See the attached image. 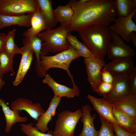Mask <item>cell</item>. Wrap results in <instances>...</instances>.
Returning a JSON list of instances; mask_svg holds the SVG:
<instances>
[{"instance_id": "obj_1", "label": "cell", "mask_w": 136, "mask_h": 136, "mask_svg": "<svg viewBox=\"0 0 136 136\" xmlns=\"http://www.w3.org/2000/svg\"><path fill=\"white\" fill-rule=\"evenodd\" d=\"M114 0H71L68 3L74 15L69 25L78 31L89 26L104 24L109 26L116 18Z\"/></svg>"}, {"instance_id": "obj_32", "label": "cell", "mask_w": 136, "mask_h": 136, "mask_svg": "<svg viewBox=\"0 0 136 136\" xmlns=\"http://www.w3.org/2000/svg\"><path fill=\"white\" fill-rule=\"evenodd\" d=\"M33 52L31 50L25 63L23 66L19 75L16 84V86L18 85L22 82L29 70L33 58Z\"/></svg>"}, {"instance_id": "obj_16", "label": "cell", "mask_w": 136, "mask_h": 136, "mask_svg": "<svg viewBox=\"0 0 136 136\" xmlns=\"http://www.w3.org/2000/svg\"><path fill=\"white\" fill-rule=\"evenodd\" d=\"M92 108L89 105H86L82 106L81 111L82 116L80 121L83 124L81 133L78 136H97V131L95 129L94 121L96 115L94 113L91 114Z\"/></svg>"}, {"instance_id": "obj_19", "label": "cell", "mask_w": 136, "mask_h": 136, "mask_svg": "<svg viewBox=\"0 0 136 136\" xmlns=\"http://www.w3.org/2000/svg\"><path fill=\"white\" fill-rule=\"evenodd\" d=\"M113 106L136 119V94H129L111 102Z\"/></svg>"}, {"instance_id": "obj_37", "label": "cell", "mask_w": 136, "mask_h": 136, "mask_svg": "<svg viewBox=\"0 0 136 136\" xmlns=\"http://www.w3.org/2000/svg\"><path fill=\"white\" fill-rule=\"evenodd\" d=\"M7 36L5 33H0V53L4 50Z\"/></svg>"}, {"instance_id": "obj_28", "label": "cell", "mask_w": 136, "mask_h": 136, "mask_svg": "<svg viewBox=\"0 0 136 136\" xmlns=\"http://www.w3.org/2000/svg\"><path fill=\"white\" fill-rule=\"evenodd\" d=\"M16 31V29L14 28L8 32L4 49L5 52L13 56L17 54H21V53L20 48L18 47L15 42Z\"/></svg>"}, {"instance_id": "obj_5", "label": "cell", "mask_w": 136, "mask_h": 136, "mask_svg": "<svg viewBox=\"0 0 136 136\" xmlns=\"http://www.w3.org/2000/svg\"><path fill=\"white\" fill-rule=\"evenodd\" d=\"M82 116L79 109L74 112L66 110L60 113L53 132V136H74L75 127Z\"/></svg>"}, {"instance_id": "obj_31", "label": "cell", "mask_w": 136, "mask_h": 136, "mask_svg": "<svg viewBox=\"0 0 136 136\" xmlns=\"http://www.w3.org/2000/svg\"><path fill=\"white\" fill-rule=\"evenodd\" d=\"M101 125L97 131V136H116L114 133L112 125L107 121L99 117Z\"/></svg>"}, {"instance_id": "obj_36", "label": "cell", "mask_w": 136, "mask_h": 136, "mask_svg": "<svg viewBox=\"0 0 136 136\" xmlns=\"http://www.w3.org/2000/svg\"><path fill=\"white\" fill-rule=\"evenodd\" d=\"M101 77L102 81L111 83H113L114 80L113 75L104 68L101 72Z\"/></svg>"}, {"instance_id": "obj_14", "label": "cell", "mask_w": 136, "mask_h": 136, "mask_svg": "<svg viewBox=\"0 0 136 136\" xmlns=\"http://www.w3.org/2000/svg\"><path fill=\"white\" fill-rule=\"evenodd\" d=\"M132 58L113 59L104 67L105 70L112 74L128 75L132 72L135 67Z\"/></svg>"}, {"instance_id": "obj_2", "label": "cell", "mask_w": 136, "mask_h": 136, "mask_svg": "<svg viewBox=\"0 0 136 136\" xmlns=\"http://www.w3.org/2000/svg\"><path fill=\"white\" fill-rule=\"evenodd\" d=\"M78 32L83 43L93 55L104 59L111 40L109 26L104 24H94Z\"/></svg>"}, {"instance_id": "obj_29", "label": "cell", "mask_w": 136, "mask_h": 136, "mask_svg": "<svg viewBox=\"0 0 136 136\" xmlns=\"http://www.w3.org/2000/svg\"><path fill=\"white\" fill-rule=\"evenodd\" d=\"M20 125L21 131L27 136H53L52 131H48L47 133L42 132L33 126L32 123L27 124L22 123Z\"/></svg>"}, {"instance_id": "obj_24", "label": "cell", "mask_w": 136, "mask_h": 136, "mask_svg": "<svg viewBox=\"0 0 136 136\" xmlns=\"http://www.w3.org/2000/svg\"><path fill=\"white\" fill-rule=\"evenodd\" d=\"M114 4L117 18L128 16L136 9V0H115Z\"/></svg>"}, {"instance_id": "obj_15", "label": "cell", "mask_w": 136, "mask_h": 136, "mask_svg": "<svg viewBox=\"0 0 136 136\" xmlns=\"http://www.w3.org/2000/svg\"><path fill=\"white\" fill-rule=\"evenodd\" d=\"M61 100V98L54 95L47 110L37 120V123L35 125L39 131L44 133L48 131V124L51 121L52 117L54 116L57 108L59 105Z\"/></svg>"}, {"instance_id": "obj_21", "label": "cell", "mask_w": 136, "mask_h": 136, "mask_svg": "<svg viewBox=\"0 0 136 136\" xmlns=\"http://www.w3.org/2000/svg\"><path fill=\"white\" fill-rule=\"evenodd\" d=\"M113 114L121 128L131 133L136 132V119L114 106Z\"/></svg>"}, {"instance_id": "obj_10", "label": "cell", "mask_w": 136, "mask_h": 136, "mask_svg": "<svg viewBox=\"0 0 136 136\" xmlns=\"http://www.w3.org/2000/svg\"><path fill=\"white\" fill-rule=\"evenodd\" d=\"M87 98L93 107L94 109L100 117L112 124L118 123L113 114L114 106L111 103L104 97L99 98L88 94Z\"/></svg>"}, {"instance_id": "obj_30", "label": "cell", "mask_w": 136, "mask_h": 136, "mask_svg": "<svg viewBox=\"0 0 136 136\" xmlns=\"http://www.w3.org/2000/svg\"><path fill=\"white\" fill-rule=\"evenodd\" d=\"M20 48L21 52V58L15 79L13 83V85L15 86H16V84L21 69L28 58L30 51L32 50L27 45H24L23 47Z\"/></svg>"}, {"instance_id": "obj_25", "label": "cell", "mask_w": 136, "mask_h": 136, "mask_svg": "<svg viewBox=\"0 0 136 136\" xmlns=\"http://www.w3.org/2000/svg\"><path fill=\"white\" fill-rule=\"evenodd\" d=\"M54 12L57 22L62 26L69 25L74 15L73 10L68 4L65 6H58Z\"/></svg>"}, {"instance_id": "obj_4", "label": "cell", "mask_w": 136, "mask_h": 136, "mask_svg": "<svg viewBox=\"0 0 136 136\" xmlns=\"http://www.w3.org/2000/svg\"><path fill=\"white\" fill-rule=\"evenodd\" d=\"M80 57V54L71 45L67 50L54 55L41 54L40 64L42 71L45 76L47 71L51 68L61 69L66 71L72 82L73 81V77L69 70V67L73 60Z\"/></svg>"}, {"instance_id": "obj_17", "label": "cell", "mask_w": 136, "mask_h": 136, "mask_svg": "<svg viewBox=\"0 0 136 136\" xmlns=\"http://www.w3.org/2000/svg\"><path fill=\"white\" fill-rule=\"evenodd\" d=\"M0 104L6 121V125L5 129L6 133H8L11 131L14 124L26 122L27 121V118L26 117H21L19 115L20 111L12 110L8 106L5 101L1 98Z\"/></svg>"}, {"instance_id": "obj_35", "label": "cell", "mask_w": 136, "mask_h": 136, "mask_svg": "<svg viewBox=\"0 0 136 136\" xmlns=\"http://www.w3.org/2000/svg\"><path fill=\"white\" fill-rule=\"evenodd\" d=\"M113 126L114 131L116 136H132L133 133L128 132L120 127L118 125L113 123L111 124Z\"/></svg>"}, {"instance_id": "obj_38", "label": "cell", "mask_w": 136, "mask_h": 136, "mask_svg": "<svg viewBox=\"0 0 136 136\" xmlns=\"http://www.w3.org/2000/svg\"><path fill=\"white\" fill-rule=\"evenodd\" d=\"M130 39L135 47H136V32H132L130 35Z\"/></svg>"}, {"instance_id": "obj_20", "label": "cell", "mask_w": 136, "mask_h": 136, "mask_svg": "<svg viewBox=\"0 0 136 136\" xmlns=\"http://www.w3.org/2000/svg\"><path fill=\"white\" fill-rule=\"evenodd\" d=\"M32 15L13 16L0 14V29L13 25L30 28Z\"/></svg>"}, {"instance_id": "obj_23", "label": "cell", "mask_w": 136, "mask_h": 136, "mask_svg": "<svg viewBox=\"0 0 136 136\" xmlns=\"http://www.w3.org/2000/svg\"><path fill=\"white\" fill-rule=\"evenodd\" d=\"M45 22L38 8L32 15L30 27L24 31L23 35L24 37L37 36L39 33L45 30Z\"/></svg>"}, {"instance_id": "obj_33", "label": "cell", "mask_w": 136, "mask_h": 136, "mask_svg": "<svg viewBox=\"0 0 136 136\" xmlns=\"http://www.w3.org/2000/svg\"><path fill=\"white\" fill-rule=\"evenodd\" d=\"M113 86V83H109L101 81L98 86L95 92L103 97H105L111 91Z\"/></svg>"}, {"instance_id": "obj_34", "label": "cell", "mask_w": 136, "mask_h": 136, "mask_svg": "<svg viewBox=\"0 0 136 136\" xmlns=\"http://www.w3.org/2000/svg\"><path fill=\"white\" fill-rule=\"evenodd\" d=\"M127 81L130 94H136V66L127 75Z\"/></svg>"}, {"instance_id": "obj_3", "label": "cell", "mask_w": 136, "mask_h": 136, "mask_svg": "<svg viewBox=\"0 0 136 136\" xmlns=\"http://www.w3.org/2000/svg\"><path fill=\"white\" fill-rule=\"evenodd\" d=\"M72 31L69 24L41 32L37 36L42 41L41 54L61 52L69 49L70 45L66 37Z\"/></svg>"}, {"instance_id": "obj_26", "label": "cell", "mask_w": 136, "mask_h": 136, "mask_svg": "<svg viewBox=\"0 0 136 136\" xmlns=\"http://www.w3.org/2000/svg\"><path fill=\"white\" fill-rule=\"evenodd\" d=\"M66 39L71 45L84 58L95 57L86 46L80 42L75 36L70 32L66 37Z\"/></svg>"}, {"instance_id": "obj_39", "label": "cell", "mask_w": 136, "mask_h": 136, "mask_svg": "<svg viewBox=\"0 0 136 136\" xmlns=\"http://www.w3.org/2000/svg\"><path fill=\"white\" fill-rule=\"evenodd\" d=\"M5 82L2 78L0 77V90L2 88L3 86L5 84Z\"/></svg>"}, {"instance_id": "obj_12", "label": "cell", "mask_w": 136, "mask_h": 136, "mask_svg": "<svg viewBox=\"0 0 136 136\" xmlns=\"http://www.w3.org/2000/svg\"><path fill=\"white\" fill-rule=\"evenodd\" d=\"M11 109L26 111L33 119L37 120L45 112L39 103H33L31 100L24 98H18L12 102Z\"/></svg>"}, {"instance_id": "obj_18", "label": "cell", "mask_w": 136, "mask_h": 136, "mask_svg": "<svg viewBox=\"0 0 136 136\" xmlns=\"http://www.w3.org/2000/svg\"><path fill=\"white\" fill-rule=\"evenodd\" d=\"M39 10L46 24L45 30L52 29L57 25L55 15L50 0H37Z\"/></svg>"}, {"instance_id": "obj_11", "label": "cell", "mask_w": 136, "mask_h": 136, "mask_svg": "<svg viewBox=\"0 0 136 136\" xmlns=\"http://www.w3.org/2000/svg\"><path fill=\"white\" fill-rule=\"evenodd\" d=\"M114 80L112 88L105 97L110 102L130 93L127 81V75L113 74Z\"/></svg>"}, {"instance_id": "obj_40", "label": "cell", "mask_w": 136, "mask_h": 136, "mask_svg": "<svg viewBox=\"0 0 136 136\" xmlns=\"http://www.w3.org/2000/svg\"><path fill=\"white\" fill-rule=\"evenodd\" d=\"M132 136H136V132L133 133Z\"/></svg>"}, {"instance_id": "obj_13", "label": "cell", "mask_w": 136, "mask_h": 136, "mask_svg": "<svg viewBox=\"0 0 136 136\" xmlns=\"http://www.w3.org/2000/svg\"><path fill=\"white\" fill-rule=\"evenodd\" d=\"M42 80V82L50 87L53 90L54 95L57 97L61 98L65 97L69 98L79 96V89L76 84L73 85V88H71L57 83L49 74H46Z\"/></svg>"}, {"instance_id": "obj_8", "label": "cell", "mask_w": 136, "mask_h": 136, "mask_svg": "<svg viewBox=\"0 0 136 136\" xmlns=\"http://www.w3.org/2000/svg\"><path fill=\"white\" fill-rule=\"evenodd\" d=\"M87 79L92 90L95 92L96 88L101 82V72L106 64L104 59L91 57L84 58Z\"/></svg>"}, {"instance_id": "obj_7", "label": "cell", "mask_w": 136, "mask_h": 136, "mask_svg": "<svg viewBox=\"0 0 136 136\" xmlns=\"http://www.w3.org/2000/svg\"><path fill=\"white\" fill-rule=\"evenodd\" d=\"M111 32L112 41L108 45L107 54L108 58L113 60L134 57L135 50L126 44L118 34L112 31Z\"/></svg>"}, {"instance_id": "obj_6", "label": "cell", "mask_w": 136, "mask_h": 136, "mask_svg": "<svg viewBox=\"0 0 136 136\" xmlns=\"http://www.w3.org/2000/svg\"><path fill=\"white\" fill-rule=\"evenodd\" d=\"M38 9L37 0H0V14L3 15L32 14Z\"/></svg>"}, {"instance_id": "obj_22", "label": "cell", "mask_w": 136, "mask_h": 136, "mask_svg": "<svg viewBox=\"0 0 136 136\" xmlns=\"http://www.w3.org/2000/svg\"><path fill=\"white\" fill-rule=\"evenodd\" d=\"M22 42L23 45L28 46L35 54L36 58L35 67L38 76L41 77L44 76V75L42 71L40 64L42 40L37 36H29L23 38Z\"/></svg>"}, {"instance_id": "obj_9", "label": "cell", "mask_w": 136, "mask_h": 136, "mask_svg": "<svg viewBox=\"0 0 136 136\" xmlns=\"http://www.w3.org/2000/svg\"><path fill=\"white\" fill-rule=\"evenodd\" d=\"M136 12V9L126 17L116 18L114 23L109 26L110 31L117 33L124 41L130 42V34L132 32H136V24L133 20Z\"/></svg>"}, {"instance_id": "obj_27", "label": "cell", "mask_w": 136, "mask_h": 136, "mask_svg": "<svg viewBox=\"0 0 136 136\" xmlns=\"http://www.w3.org/2000/svg\"><path fill=\"white\" fill-rule=\"evenodd\" d=\"M14 56L8 54L4 50L0 53V77L3 78L4 74L10 72L14 75L15 73L13 67Z\"/></svg>"}]
</instances>
